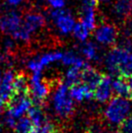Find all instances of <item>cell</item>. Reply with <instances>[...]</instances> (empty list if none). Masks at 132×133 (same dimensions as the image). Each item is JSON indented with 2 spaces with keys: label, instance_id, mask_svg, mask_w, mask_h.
I'll use <instances>...</instances> for the list:
<instances>
[{
  "label": "cell",
  "instance_id": "6da1fadb",
  "mask_svg": "<svg viewBox=\"0 0 132 133\" xmlns=\"http://www.w3.org/2000/svg\"><path fill=\"white\" fill-rule=\"evenodd\" d=\"M131 111V104L127 98L116 96L109 101L104 115L107 121L116 125H120L125 118L129 117Z\"/></svg>",
  "mask_w": 132,
  "mask_h": 133
},
{
  "label": "cell",
  "instance_id": "7a4b0ae2",
  "mask_svg": "<svg viewBox=\"0 0 132 133\" xmlns=\"http://www.w3.org/2000/svg\"><path fill=\"white\" fill-rule=\"evenodd\" d=\"M54 109L60 118H68L74 111V100L70 96L69 87L65 83L58 85L52 97Z\"/></svg>",
  "mask_w": 132,
  "mask_h": 133
},
{
  "label": "cell",
  "instance_id": "3957f363",
  "mask_svg": "<svg viewBox=\"0 0 132 133\" xmlns=\"http://www.w3.org/2000/svg\"><path fill=\"white\" fill-rule=\"evenodd\" d=\"M45 19L43 16L39 14H29L22 19V25L18 28V30L16 32L13 37L17 40L26 41L30 39V36L33 32L36 30L40 29L44 25Z\"/></svg>",
  "mask_w": 132,
  "mask_h": 133
},
{
  "label": "cell",
  "instance_id": "277c9868",
  "mask_svg": "<svg viewBox=\"0 0 132 133\" xmlns=\"http://www.w3.org/2000/svg\"><path fill=\"white\" fill-rule=\"evenodd\" d=\"M130 52L131 51L121 46L113 48L108 52L105 57V65L111 75L120 77V69Z\"/></svg>",
  "mask_w": 132,
  "mask_h": 133
},
{
  "label": "cell",
  "instance_id": "5b68a950",
  "mask_svg": "<svg viewBox=\"0 0 132 133\" xmlns=\"http://www.w3.org/2000/svg\"><path fill=\"white\" fill-rule=\"evenodd\" d=\"M33 104L29 94H13L7 102V114L18 119L28 111Z\"/></svg>",
  "mask_w": 132,
  "mask_h": 133
},
{
  "label": "cell",
  "instance_id": "8992f818",
  "mask_svg": "<svg viewBox=\"0 0 132 133\" xmlns=\"http://www.w3.org/2000/svg\"><path fill=\"white\" fill-rule=\"evenodd\" d=\"M29 93L32 96V102L41 105L50 93V85L43 81L42 73H33L29 79Z\"/></svg>",
  "mask_w": 132,
  "mask_h": 133
},
{
  "label": "cell",
  "instance_id": "52a82bcc",
  "mask_svg": "<svg viewBox=\"0 0 132 133\" xmlns=\"http://www.w3.org/2000/svg\"><path fill=\"white\" fill-rule=\"evenodd\" d=\"M51 17L56 27L62 34H68L73 30L75 19L69 11L56 9L51 13Z\"/></svg>",
  "mask_w": 132,
  "mask_h": 133
},
{
  "label": "cell",
  "instance_id": "ba28073f",
  "mask_svg": "<svg viewBox=\"0 0 132 133\" xmlns=\"http://www.w3.org/2000/svg\"><path fill=\"white\" fill-rule=\"evenodd\" d=\"M112 78L109 75H103L99 84L96 85L93 91V98L100 103H105L109 101L113 94L112 89Z\"/></svg>",
  "mask_w": 132,
  "mask_h": 133
},
{
  "label": "cell",
  "instance_id": "9c48e42d",
  "mask_svg": "<svg viewBox=\"0 0 132 133\" xmlns=\"http://www.w3.org/2000/svg\"><path fill=\"white\" fill-rule=\"evenodd\" d=\"M22 22V19L18 13L9 12L0 18V28L3 32L13 36L21 27Z\"/></svg>",
  "mask_w": 132,
  "mask_h": 133
},
{
  "label": "cell",
  "instance_id": "30bf717a",
  "mask_svg": "<svg viewBox=\"0 0 132 133\" xmlns=\"http://www.w3.org/2000/svg\"><path fill=\"white\" fill-rule=\"evenodd\" d=\"M94 36L98 43L106 45V46H110L117 41V30L112 24H103L95 30Z\"/></svg>",
  "mask_w": 132,
  "mask_h": 133
},
{
  "label": "cell",
  "instance_id": "8fae6325",
  "mask_svg": "<svg viewBox=\"0 0 132 133\" xmlns=\"http://www.w3.org/2000/svg\"><path fill=\"white\" fill-rule=\"evenodd\" d=\"M15 73L13 71H6L1 78L0 82V99L4 103H7L8 100L11 98L14 92V79H15Z\"/></svg>",
  "mask_w": 132,
  "mask_h": 133
},
{
  "label": "cell",
  "instance_id": "7c38bea8",
  "mask_svg": "<svg viewBox=\"0 0 132 133\" xmlns=\"http://www.w3.org/2000/svg\"><path fill=\"white\" fill-rule=\"evenodd\" d=\"M103 75L98 72V71L90 67L89 65L82 69V84L85 85L87 87H88L89 89H91L94 90V89L96 88V85L99 84V82L101 80Z\"/></svg>",
  "mask_w": 132,
  "mask_h": 133
},
{
  "label": "cell",
  "instance_id": "4fadbf2b",
  "mask_svg": "<svg viewBox=\"0 0 132 133\" xmlns=\"http://www.w3.org/2000/svg\"><path fill=\"white\" fill-rule=\"evenodd\" d=\"M93 89H89L84 84H77V85H71L69 89L70 96L72 99L77 101V102H82L84 100H90L93 98Z\"/></svg>",
  "mask_w": 132,
  "mask_h": 133
},
{
  "label": "cell",
  "instance_id": "5bb4252c",
  "mask_svg": "<svg viewBox=\"0 0 132 133\" xmlns=\"http://www.w3.org/2000/svg\"><path fill=\"white\" fill-rule=\"evenodd\" d=\"M112 89L116 96L127 98L131 95V91L127 84V81L123 77H117L116 80L112 82Z\"/></svg>",
  "mask_w": 132,
  "mask_h": 133
},
{
  "label": "cell",
  "instance_id": "9a60e30c",
  "mask_svg": "<svg viewBox=\"0 0 132 133\" xmlns=\"http://www.w3.org/2000/svg\"><path fill=\"white\" fill-rule=\"evenodd\" d=\"M14 92L13 94H29V79L23 73L15 75L14 83Z\"/></svg>",
  "mask_w": 132,
  "mask_h": 133
},
{
  "label": "cell",
  "instance_id": "2e32d148",
  "mask_svg": "<svg viewBox=\"0 0 132 133\" xmlns=\"http://www.w3.org/2000/svg\"><path fill=\"white\" fill-rule=\"evenodd\" d=\"M27 113H28V118H30L33 126L41 125L42 123H44L48 121L46 114L41 108V105H37V104L33 105L32 104L31 107L28 109Z\"/></svg>",
  "mask_w": 132,
  "mask_h": 133
},
{
  "label": "cell",
  "instance_id": "e0dca14e",
  "mask_svg": "<svg viewBox=\"0 0 132 133\" xmlns=\"http://www.w3.org/2000/svg\"><path fill=\"white\" fill-rule=\"evenodd\" d=\"M132 0H117L113 7V13L117 19H123L131 13Z\"/></svg>",
  "mask_w": 132,
  "mask_h": 133
},
{
  "label": "cell",
  "instance_id": "ac0fdd59",
  "mask_svg": "<svg viewBox=\"0 0 132 133\" xmlns=\"http://www.w3.org/2000/svg\"><path fill=\"white\" fill-rule=\"evenodd\" d=\"M64 65L68 66H75L78 68H84L88 64L84 62V60L80 56H77L73 52H66L62 54V57L60 59Z\"/></svg>",
  "mask_w": 132,
  "mask_h": 133
},
{
  "label": "cell",
  "instance_id": "d6986e66",
  "mask_svg": "<svg viewBox=\"0 0 132 133\" xmlns=\"http://www.w3.org/2000/svg\"><path fill=\"white\" fill-rule=\"evenodd\" d=\"M82 22L89 30L95 27V13L94 7L84 5L82 8Z\"/></svg>",
  "mask_w": 132,
  "mask_h": 133
},
{
  "label": "cell",
  "instance_id": "ffe728a7",
  "mask_svg": "<svg viewBox=\"0 0 132 133\" xmlns=\"http://www.w3.org/2000/svg\"><path fill=\"white\" fill-rule=\"evenodd\" d=\"M82 82V68L70 66L65 74V84L68 87L80 84Z\"/></svg>",
  "mask_w": 132,
  "mask_h": 133
},
{
  "label": "cell",
  "instance_id": "44dd1931",
  "mask_svg": "<svg viewBox=\"0 0 132 133\" xmlns=\"http://www.w3.org/2000/svg\"><path fill=\"white\" fill-rule=\"evenodd\" d=\"M33 128V124L28 117H21L17 119L14 127L16 133H30Z\"/></svg>",
  "mask_w": 132,
  "mask_h": 133
},
{
  "label": "cell",
  "instance_id": "7402d4cb",
  "mask_svg": "<svg viewBox=\"0 0 132 133\" xmlns=\"http://www.w3.org/2000/svg\"><path fill=\"white\" fill-rule=\"evenodd\" d=\"M62 57V52H50L47 54H44L43 56H41L40 57H37L42 67L44 68L45 66H48L50 64L54 62H56L60 60Z\"/></svg>",
  "mask_w": 132,
  "mask_h": 133
},
{
  "label": "cell",
  "instance_id": "603a6c76",
  "mask_svg": "<svg viewBox=\"0 0 132 133\" xmlns=\"http://www.w3.org/2000/svg\"><path fill=\"white\" fill-rule=\"evenodd\" d=\"M72 31H73L74 33V36L77 38L78 40L82 41V42L87 40L88 35H89V29L84 25L83 22L75 23Z\"/></svg>",
  "mask_w": 132,
  "mask_h": 133
},
{
  "label": "cell",
  "instance_id": "cb8c5ba5",
  "mask_svg": "<svg viewBox=\"0 0 132 133\" xmlns=\"http://www.w3.org/2000/svg\"><path fill=\"white\" fill-rule=\"evenodd\" d=\"M82 54L85 56V58L89 60H96L98 57V51L94 44L92 43H85L83 45L81 49Z\"/></svg>",
  "mask_w": 132,
  "mask_h": 133
},
{
  "label": "cell",
  "instance_id": "d4e9b609",
  "mask_svg": "<svg viewBox=\"0 0 132 133\" xmlns=\"http://www.w3.org/2000/svg\"><path fill=\"white\" fill-rule=\"evenodd\" d=\"M132 75V54L130 52L127 58L125 59L123 64L121 65V69H120V77L128 78L129 76Z\"/></svg>",
  "mask_w": 132,
  "mask_h": 133
},
{
  "label": "cell",
  "instance_id": "484cf974",
  "mask_svg": "<svg viewBox=\"0 0 132 133\" xmlns=\"http://www.w3.org/2000/svg\"><path fill=\"white\" fill-rule=\"evenodd\" d=\"M55 131V125L51 123L49 121H47L46 122L42 123L41 125L33 126L30 133H54Z\"/></svg>",
  "mask_w": 132,
  "mask_h": 133
},
{
  "label": "cell",
  "instance_id": "4316f807",
  "mask_svg": "<svg viewBox=\"0 0 132 133\" xmlns=\"http://www.w3.org/2000/svg\"><path fill=\"white\" fill-rule=\"evenodd\" d=\"M27 67L33 73H42V70H43V67L40 64L38 58H33L29 60L27 63Z\"/></svg>",
  "mask_w": 132,
  "mask_h": 133
},
{
  "label": "cell",
  "instance_id": "83f0119b",
  "mask_svg": "<svg viewBox=\"0 0 132 133\" xmlns=\"http://www.w3.org/2000/svg\"><path fill=\"white\" fill-rule=\"evenodd\" d=\"M121 132L132 133V116L127 117L123 122L121 123Z\"/></svg>",
  "mask_w": 132,
  "mask_h": 133
},
{
  "label": "cell",
  "instance_id": "f1b7e54d",
  "mask_svg": "<svg viewBox=\"0 0 132 133\" xmlns=\"http://www.w3.org/2000/svg\"><path fill=\"white\" fill-rule=\"evenodd\" d=\"M4 122H5V125L8 126L9 128H14L16 125V122H17V119L6 113L5 118H4Z\"/></svg>",
  "mask_w": 132,
  "mask_h": 133
},
{
  "label": "cell",
  "instance_id": "f546056e",
  "mask_svg": "<svg viewBox=\"0 0 132 133\" xmlns=\"http://www.w3.org/2000/svg\"><path fill=\"white\" fill-rule=\"evenodd\" d=\"M47 2L55 9H62L65 5L64 0H47Z\"/></svg>",
  "mask_w": 132,
  "mask_h": 133
},
{
  "label": "cell",
  "instance_id": "4dcf8cb0",
  "mask_svg": "<svg viewBox=\"0 0 132 133\" xmlns=\"http://www.w3.org/2000/svg\"><path fill=\"white\" fill-rule=\"evenodd\" d=\"M88 133H107V131L100 125H92L88 129Z\"/></svg>",
  "mask_w": 132,
  "mask_h": 133
},
{
  "label": "cell",
  "instance_id": "1f68e13d",
  "mask_svg": "<svg viewBox=\"0 0 132 133\" xmlns=\"http://www.w3.org/2000/svg\"><path fill=\"white\" fill-rule=\"evenodd\" d=\"M83 2H84V5H85V6L95 7L96 5H97L98 0H83Z\"/></svg>",
  "mask_w": 132,
  "mask_h": 133
},
{
  "label": "cell",
  "instance_id": "d6a6232c",
  "mask_svg": "<svg viewBox=\"0 0 132 133\" xmlns=\"http://www.w3.org/2000/svg\"><path fill=\"white\" fill-rule=\"evenodd\" d=\"M22 0H8V3L10 5H13V6H16V5H18V4L22 2Z\"/></svg>",
  "mask_w": 132,
  "mask_h": 133
},
{
  "label": "cell",
  "instance_id": "836d02e7",
  "mask_svg": "<svg viewBox=\"0 0 132 133\" xmlns=\"http://www.w3.org/2000/svg\"><path fill=\"white\" fill-rule=\"evenodd\" d=\"M126 81H127V84L129 85V89H130V91L132 93V75L129 76L128 78H126Z\"/></svg>",
  "mask_w": 132,
  "mask_h": 133
},
{
  "label": "cell",
  "instance_id": "e575fe53",
  "mask_svg": "<svg viewBox=\"0 0 132 133\" xmlns=\"http://www.w3.org/2000/svg\"><path fill=\"white\" fill-rule=\"evenodd\" d=\"M3 108H4V102L0 99V114L2 113V111H3Z\"/></svg>",
  "mask_w": 132,
  "mask_h": 133
},
{
  "label": "cell",
  "instance_id": "d590c367",
  "mask_svg": "<svg viewBox=\"0 0 132 133\" xmlns=\"http://www.w3.org/2000/svg\"><path fill=\"white\" fill-rule=\"evenodd\" d=\"M98 1H102V2H106V1H109V0H98Z\"/></svg>",
  "mask_w": 132,
  "mask_h": 133
},
{
  "label": "cell",
  "instance_id": "8d00e7d4",
  "mask_svg": "<svg viewBox=\"0 0 132 133\" xmlns=\"http://www.w3.org/2000/svg\"><path fill=\"white\" fill-rule=\"evenodd\" d=\"M1 78H2V75H1V72H0V82H1Z\"/></svg>",
  "mask_w": 132,
  "mask_h": 133
},
{
  "label": "cell",
  "instance_id": "74e56055",
  "mask_svg": "<svg viewBox=\"0 0 132 133\" xmlns=\"http://www.w3.org/2000/svg\"><path fill=\"white\" fill-rule=\"evenodd\" d=\"M116 133H123V132H121V131H117V132H116Z\"/></svg>",
  "mask_w": 132,
  "mask_h": 133
},
{
  "label": "cell",
  "instance_id": "f35d334b",
  "mask_svg": "<svg viewBox=\"0 0 132 133\" xmlns=\"http://www.w3.org/2000/svg\"><path fill=\"white\" fill-rule=\"evenodd\" d=\"M131 12H132V2H131Z\"/></svg>",
  "mask_w": 132,
  "mask_h": 133
},
{
  "label": "cell",
  "instance_id": "ab89813d",
  "mask_svg": "<svg viewBox=\"0 0 132 133\" xmlns=\"http://www.w3.org/2000/svg\"><path fill=\"white\" fill-rule=\"evenodd\" d=\"M0 132H1V125H0Z\"/></svg>",
  "mask_w": 132,
  "mask_h": 133
},
{
  "label": "cell",
  "instance_id": "60d3db41",
  "mask_svg": "<svg viewBox=\"0 0 132 133\" xmlns=\"http://www.w3.org/2000/svg\"><path fill=\"white\" fill-rule=\"evenodd\" d=\"M130 98H131V100H132V95H130Z\"/></svg>",
  "mask_w": 132,
  "mask_h": 133
},
{
  "label": "cell",
  "instance_id": "b9f144b4",
  "mask_svg": "<svg viewBox=\"0 0 132 133\" xmlns=\"http://www.w3.org/2000/svg\"><path fill=\"white\" fill-rule=\"evenodd\" d=\"M54 133H60V132H55H55H54Z\"/></svg>",
  "mask_w": 132,
  "mask_h": 133
}]
</instances>
